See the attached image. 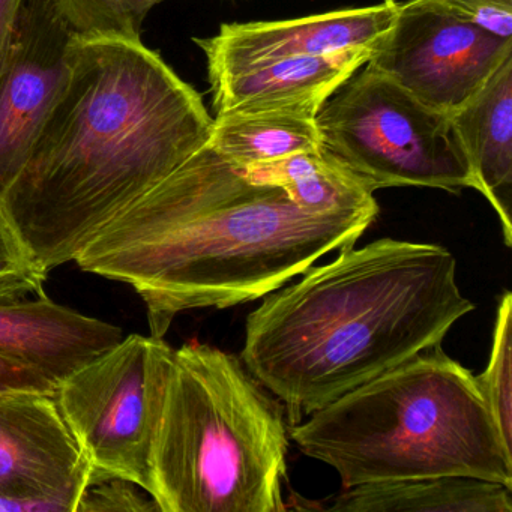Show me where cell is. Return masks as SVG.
<instances>
[{
    "label": "cell",
    "instance_id": "ffe728a7",
    "mask_svg": "<svg viewBox=\"0 0 512 512\" xmlns=\"http://www.w3.org/2000/svg\"><path fill=\"white\" fill-rule=\"evenodd\" d=\"M49 271L0 202V304L43 295Z\"/></svg>",
    "mask_w": 512,
    "mask_h": 512
},
{
    "label": "cell",
    "instance_id": "30bf717a",
    "mask_svg": "<svg viewBox=\"0 0 512 512\" xmlns=\"http://www.w3.org/2000/svg\"><path fill=\"white\" fill-rule=\"evenodd\" d=\"M85 458L53 395L0 394V496L44 497L76 512Z\"/></svg>",
    "mask_w": 512,
    "mask_h": 512
},
{
    "label": "cell",
    "instance_id": "6da1fadb",
    "mask_svg": "<svg viewBox=\"0 0 512 512\" xmlns=\"http://www.w3.org/2000/svg\"><path fill=\"white\" fill-rule=\"evenodd\" d=\"M377 214L305 211L208 143L116 215L74 262L133 287L151 335L164 338L179 314L257 301L353 247Z\"/></svg>",
    "mask_w": 512,
    "mask_h": 512
},
{
    "label": "cell",
    "instance_id": "3957f363",
    "mask_svg": "<svg viewBox=\"0 0 512 512\" xmlns=\"http://www.w3.org/2000/svg\"><path fill=\"white\" fill-rule=\"evenodd\" d=\"M473 310L448 248L377 239L263 296L248 314L241 359L295 425L439 346Z\"/></svg>",
    "mask_w": 512,
    "mask_h": 512
},
{
    "label": "cell",
    "instance_id": "7402d4cb",
    "mask_svg": "<svg viewBox=\"0 0 512 512\" xmlns=\"http://www.w3.org/2000/svg\"><path fill=\"white\" fill-rule=\"evenodd\" d=\"M452 14L502 38L512 37V0H433Z\"/></svg>",
    "mask_w": 512,
    "mask_h": 512
},
{
    "label": "cell",
    "instance_id": "ac0fdd59",
    "mask_svg": "<svg viewBox=\"0 0 512 512\" xmlns=\"http://www.w3.org/2000/svg\"><path fill=\"white\" fill-rule=\"evenodd\" d=\"M160 0H56L74 37L80 41L140 43L143 23Z\"/></svg>",
    "mask_w": 512,
    "mask_h": 512
},
{
    "label": "cell",
    "instance_id": "9a60e30c",
    "mask_svg": "<svg viewBox=\"0 0 512 512\" xmlns=\"http://www.w3.org/2000/svg\"><path fill=\"white\" fill-rule=\"evenodd\" d=\"M331 512H512V487L469 476H431L343 488Z\"/></svg>",
    "mask_w": 512,
    "mask_h": 512
},
{
    "label": "cell",
    "instance_id": "8992f818",
    "mask_svg": "<svg viewBox=\"0 0 512 512\" xmlns=\"http://www.w3.org/2000/svg\"><path fill=\"white\" fill-rule=\"evenodd\" d=\"M340 89L316 116L322 146L371 190H475L451 116L425 106L370 65Z\"/></svg>",
    "mask_w": 512,
    "mask_h": 512
},
{
    "label": "cell",
    "instance_id": "44dd1931",
    "mask_svg": "<svg viewBox=\"0 0 512 512\" xmlns=\"http://www.w3.org/2000/svg\"><path fill=\"white\" fill-rule=\"evenodd\" d=\"M76 512H160L143 488L127 479H104L83 491Z\"/></svg>",
    "mask_w": 512,
    "mask_h": 512
},
{
    "label": "cell",
    "instance_id": "d6986e66",
    "mask_svg": "<svg viewBox=\"0 0 512 512\" xmlns=\"http://www.w3.org/2000/svg\"><path fill=\"white\" fill-rule=\"evenodd\" d=\"M512 293L505 290L497 302L493 340L487 367L478 380L500 436L512 448Z\"/></svg>",
    "mask_w": 512,
    "mask_h": 512
},
{
    "label": "cell",
    "instance_id": "9c48e42d",
    "mask_svg": "<svg viewBox=\"0 0 512 512\" xmlns=\"http://www.w3.org/2000/svg\"><path fill=\"white\" fill-rule=\"evenodd\" d=\"M77 38L56 0H22L0 56V200L70 79Z\"/></svg>",
    "mask_w": 512,
    "mask_h": 512
},
{
    "label": "cell",
    "instance_id": "7c38bea8",
    "mask_svg": "<svg viewBox=\"0 0 512 512\" xmlns=\"http://www.w3.org/2000/svg\"><path fill=\"white\" fill-rule=\"evenodd\" d=\"M371 53L373 50H344L208 73L215 112L296 109L317 115L323 104L367 64Z\"/></svg>",
    "mask_w": 512,
    "mask_h": 512
},
{
    "label": "cell",
    "instance_id": "2e32d148",
    "mask_svg": "<svg viewBox=\"0 0 512 512\" xmlns=\"http://www.w3.org/2000/svg\"><path fill=\"white\" fill-rule=\"evenodd\" d=\"M316 113L278 109L217 113L209 145L239 169L322 151Z\"/></svg>",
    "mask_w": 512,
    "mask_h": 512
},
{
    "label": "cell",
    "instance_id": "277c9868",
    "mask_svg": "<svg viewBox=\"0 0 512 512\" xmlns=\"http://www.w3.org/2000/svg\"><path fill=\"white\" fill-rule=\"evenodd\" d=\"M289 436L343 488L431 476L512 487V448L475 374L440 344L290 425Z\"/></svg>",
    "mask_w": 512,
    "mask_h": 512
},
{
    "label": "cell",
    "instance_id": "ba28073f",
    "mask_svg": "<svg viewBox=\"0 0 512 512\" xmlns=\"http://www.w3.org/2000/svg\"><path fill=\"white\" fill-rule=\"evenodd\" d=\"M512 56V38L466 22L433 0L398 5L367 65L425 106L452 116Z\"/></svg>",
    "mask_w": 512,
    "mask_h": 512
},
{
    "label": "cell",
    "instance_id": "7a4b0ae2",
    "mask_svg": "<svg viewBox=\"0 0 512 512\" xmlns=\"http://www.w3.org/2000/svg\"><path fill=\"white\" fill-rule=\"evenodd\" d=\"M212 122L142 41L77 40L67 88L0 202L53 271L205 148Z\"/></svg>",
    "mask_w": 512,
    "mask_h": 512
},
{
    "label": "cell",
    "instance_id": "e0dca14e",
    "mask_svg": "<svg viewBox=\"0 0 512 512\" xmlns=\"http://www.w3.org/2000/svg\"><path fill=\"white\" fill-rule=\"evenodd\" d=\"M241 170L257 184L283 188L305 211H379L370 185L325 149Z\"/></svg>",
    "mask_w": 512,
    "mask_h": 512
},
{
    "label": "cell",
    "instance_id": "8fae6325",
    "mask_svg": "<svg viewBox=\"0 0 512 512\" xmlns=\"http://www.w3.org/2000/svg\"><path fill=\"white\" fill-rule=\"evenodd\" d=\"M392 0L376 7L332 11L280 22L230 23L211 38H196L208 73L236 70L277 59L374 50L397 17Z\"/></svg>",
    "mask_w": 512,
    "mask_h": 512
},
{
    "label": "cell",
    "instance_id": "52a82bcc",
    "mask_svg": "<svg viewBox=\"0 0 512 512\" xmlns=\"http://www.w3.org/2000/svg\"><path fill=\"white\" fill-rule=\"evenodd\" d=\"M173 352L164 338L130 334L56 386L53 397L85 458L89 484L127 479L149 493Z\"/></svg>",
    "mask_w": 512,
    "mask_h": 512
},
{
    "label": "cell",
    "instance_id": "4fadbf2b",
    "mask_svg": "<svg viewBox=\"0 0 512 512\" xmlns=\"http://www.w3.org/2000/svg\"><path fill=\"white\" fill-rule=\"evenodd\" d=\"M124 337L119 326L44 295L0 304V355L34 365L56 385Z\"/></svg>",
    "mask_w": 512,
    "mask_h": 512
},
{
    "label": "cell",
    "instance_id": "5b68a950",
    "mask_svg": "<svg viewBox=\"0 0 512 512\" xmlns=\"http://www.w3.org/2000/svg\"><path fill=\"white\" fill-rule=\"evenodd\" d=\"M289 427L241 358L175 349L152 442L149 496L160 512H281Z\"/></svg>",
    "mask_w": 512,
    "mask_h": 512
},
{
    "label": "cell",
    "instance_id": "5bb4252c",
    "mask_svg": "<svg viewBox=\"0 0 512 512\" xmlns=\"http://www.w3.org/2000/svg\"><path fill=\"white\" fill-rule=\"evenodd\" d=\"M478 190L496 212L512 247V56L451 116Z\"/></svg>",
    "mask_w": 512,
    "mask_h": 512
},
{
    "label": "cell",
    "instance_id": "cb8c5ba5",
    "mask_svg": "<svg viewBox=\"0 0 512 512\" xmlns=\"http://www.w3.org/2000/svg\"><path fill=\"white\" fill-rule=\"evenodd\" d=\"M22 0H0V56L4 52L8 35L13 28L14 17Z\"/></svg>",
    "mask_w": 512,
    "mask_h": 512
},
{
    "label": "cell",
    "instance_id": "603a6c76",
    "mask_svg": "<svg viewBox=\"0 0 512 512\" xmlns=\"http://www.w3.org/2000/svg\"><path fill=\"white\" fill-rule=\"evenodd\" d=\"M56 386L52 377L34 365L0 355V394L55 395Z\"/></svg>",
    "mask_w": 512,
    "mask_h": 512
}]
</instances>
